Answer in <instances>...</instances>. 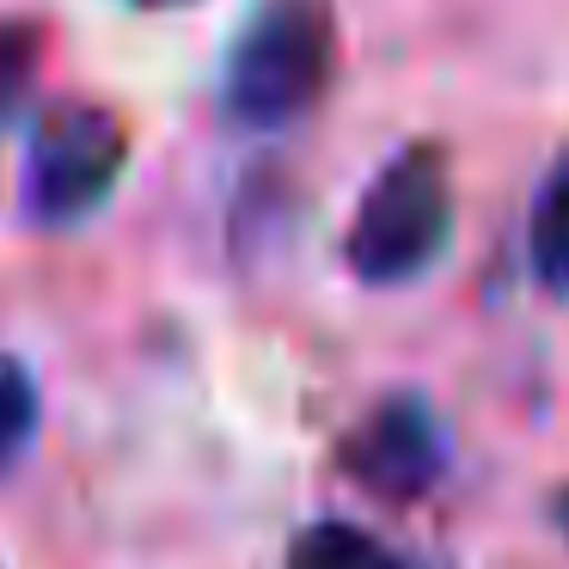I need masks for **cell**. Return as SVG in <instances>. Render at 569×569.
<instances>
[{"label":"cell","instance_id":"6da1fadb","mask_svg":"<svg viewBox=\"0 0 569 569\" xmlns=\"http://www.w3.org/2000/svg\"><path fill=\"white\" fill-rule=\"evenodd\" d=\"M337 7L331 0H263L233 38L221 68V111L239 129H288L319 111L337 80Z\"/></svg>","mask_w":569,"mask_h":569},{"label":"cell","instance_id":"7a4b0ae2","mask_svg":"<svg viewBox=\"0 0 569 569\" xmlns=\"http://www.w3.org/2000/svg\"><path fill=\"white\" fill-rule=\"evenodd\" d=\"M453 239V172L447 148L410 141L373 172L343 233L349 276L368 288H405L435 270Z\"/></svg>","mask_w":569,"mask_h":569},{"label":"cell","instance_id":"3957f363","mask_svg":"<svg viewBox=\"0 0 569 569\" xmlns=\"http://www.w3.org/2000/svg\"><path fill=\"white\" fill-rule=\"evenodd\" d=\"M129 172V123L99 99H56L26 136L19 209L38 227H74L111 202Z\"/></svg>","mask_w":569,"mask_h":569},{"label":"cell","instance_id":"277c9868","mask_svg":"<svg viewBox=\"0 0 569 569\" xmlns=\"http://www.w3.org/2000/svg\"><path fill=\"white\" fill-rule=\"evenodd\" d=\"M337 466L349 483H361L368 496L405 508L441 483L447 471V429L429 410V398L417 392H386L368 417H356V429L337 441Z\"/></svg>","mask_w":569,"mask_h":569},{"label":"cell","instance_id":"5b68a950","mask_svg":"<svg viewBox=\"0 0 569 569\" xmlns=\"http://www.w3.org/2000/svg\"><path fill=\"white\" fill-rule=\"evenodd\" d=\"M527 258L545 295L569 300V148L545 166L527 214Z\"/></svg>","mask_w":569,"mask_h":569},{"label":"cell","instance_id":"8992f818","mask_svg":"<svg viewBox=\"0 0 569 569\" xmlns=\"http://www.w3.org/2000/svg\"><path fill=\"white\" fill-rule=\"evenodd\" d=\"M282 569H410L398 551H386L380 532L356 527V520H312L288 539Z\"/></svg>","mask_w":569,"mask_h":569},{"label":"cell","instance_id":"52a82bcc","mask_svg":"<svg viewBox=\"0 0 569 569\" xmlns=\"http://www.w3.org/2000/svg\"><path fill=\"white\" fill-rule=\"evenodd\" d=\"M43 38L38 19H0V129L26 111L31 87L43 74Z\"/></svg>","mask_w":569,"mask_h":569},{"label":"cell","instance_id":"ba28073f","mask_svg":"<svg viewBox=\"0 0 569 569\" xmlns=\"http://www.w3.org/2000/svg\"><path fill=\"white\" fill-rule=\"evenodd\" d=\"M38 435V380L19 356L0 349V471L13 466Z\"/></svg>","mask_w":569,"mask_h":569},{"label":"cell","instance_id":"9c48e42d","mask_svg":"<svg viewBox=\"0 0 569 569\" xmlns=\"http://www.w3.org/2000/svg\"><path fill=\"white\" fill-rule=\"evenodd\" d=\"M129 7H141V13H178V7H197V0H129Z\"/></svg>","mask_w":569,"mask_h":569},{"label":"cell","instance_id":"30bf717a","mask_svg":"<svg viewBox=\"0 0 569 569\" xmlns=\"http://www.w3.org/2000/svg\"><path fill=\"white\" fill-rule=\"evenodd\" d=\"M410 569H435V563H410Z\"/></svg>","mask_w":569,"mask_h":569}]
</instances>
